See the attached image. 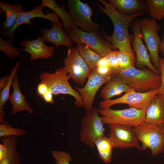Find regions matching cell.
Wrapping results in <instances>:
<instances>
[{
  "mask_svg": "<svg viewBox=\"0 0 164 164\" xmlns=\"http://www.w3.org/2000/svg\"><path fill=\"white\" fill-rule=\"evenodd\" d=\"M98 1L103 4L104 7L97 3L95 5L99 8L100 12L104 13L109 18L114 27L113 32L111 36L103 34L101 35V36L111 43L112 49H118L129 56L136 61L131 45L133 35L129 34L128 28L132 21L143 14L144 11L131 15H125L116 10L106 0Z\"/></svg>",
  "mask_w": 164,
  "mask_h": 164,
  "instance_id": "6da1fadb",
  "label": "cell"
},
{
  "mask_svg": "<svg viewBox=\"0 0 164 164\" xmlns=\"http://www.w3.org/2000/svg\"><path fill=\"white\" fill-rule=\"evenodd\" d=\"M111 70L112 75L120 77L125 84L138 92H149L159 89L160 85V74L148 68L139 69L131 66Z\"/></svg>",
  "mask_w": 164,
  "mask_h": 164,
  "instance_id": "7a4b0ae2",
  "label": "cell"
},
{
  "mask_svg": "<svg viewBox=\"0 0 164 164\" xmlns=\"http://www.w3.org/2000/svg\"><path fill=\"white\" fill-rule=\"evenodd\" d=\"M39 78L41 82L46 84L49 90L53 94L70 95L75 99L74 104L76 106L84 108L81 95L71 87L68 82L69 79L64 67L56 69L52 73L44 71L39 74Z\"/></svg>",
  "mask_w": 164,
  "mask_h": 164,
  "instance_id": "3957f363",
  "label": "cell"
},
{
  "mask_svg": "<svg viewBox=\"0 0 164 164\" xmlns=\"http://www.w3.org/2000/svg\"><path fill=\"white\" fill-rule=\"evenodd\" d=\"M133 129L138 141L141 142L140 150L149 148L152 156L164 152V129L144 122L133 127Z\"/></svg>",
  "mask_w": 164,
  "mask_h": 164,
  "instance_id": "277c9868",
  "label": "cell"
},
{
  "mask_svg": "<svg viewBox=\"0 0 164 164\" xmlns=\"http://www.w3.org/2000/svg\"><path fill=\"white\" fill-rule=\"evenodd\" d=\"M147 108L142 110L129 108L114 110L111 107L97 108L103 124L124 125L134 127L144 122Z\"/></svg>",
  "mask_w": 164,
  "mask_h": 164,
  "instance_id": "5b68a950",
  "label": "cell"
},
{
  "mask_svg": "<svg viewBox=\"0 0 164 164\" xmlns=\"http://www.w3.org/2000/svg\"><path fill=\"white\" fill-rule=\"evenodd\" d=\"M97 108L86 112L81 119L79 132L80 139L82 143L91 148L94 146L97 138L104 135L105 129Z\"/></svg>",
  "mask_w": 164,
  "mask_h": 164,
  "instance_id": "8992f818",
  "label": "cell"
},
{
  "mask_svg": "<svg viewBox=\"0 0 164 164\" xmlns=\"http://www.w3.org/2000/svg\"><path fill=\"white\" fill-rule=\"evenodd\" d=\"M142 39L145 43L149 53L151 62L159 72V51L161 43L157 33L160 27L156 20L145 17L139 20Z\"/></svg>",
  "mask_w": 164,
  "mask_h": 164,
  "instance_id": "52a82bcc",
  "label": "cell"
},
{
  "mask_svg": "<svg viewBox=\"0 0 164 164\" xmlns=\"http://www.w3.org/2000/svg\"><path fill=\"white\" fill-rule=\"evenodd\" d=\"M159 89L146 92L136 91L131 88L121 97L114 99L104 100L100 102L101 109L111 107L118 104H126L129 108L142 110L147 108L151 100L158 93Z\"/></svg>",
  "mask_w": 164,
  "mask_h": 164,
  "instance_id": "ba28073f",
  "label": "cell"
},
{
  "mask_svg": "<svg viewBox=\"0 0 164 164\" xmlns=\"http://www.w3.org/2000/svg\"><path fill=\"white\" fill-rule=\"evenodd\" d=\"M67 34L76 44L88 46L101 57L105 56L112 49L111 43L104 40L96 31H84L74 26L70 29Z\"/></svg>",
  "mask_w": 164,
  "mask_h": 164,
  "instance_id": "9c48e42d",
  "label": "cell"
},
{
  "mask_svg": "<svg viewBox=\"0 0 164 164\" xmlns=\"http://www.w3.org/2000/svg\"><path fill=\"white\" fill-rule=\"evenodd\" d=\"M64 63L69 78L83 85L92 70L80 55L77 46L69 48Z\"/></svg>",
  "mask_w": 164,
  "mask_h": 164,
  "instance_id": "30bf717a",
  "label": "cell"
},
{
  "mask_svg": "<svg viewBox=\"0 0 164 164\" xmlns=\"http://www.w3.org/2000/svg\"><path fill=\"white\" fill-rule=\"evenodd\" d=\"M67 2V8L75 26L88 32L95 31L99 28V25L91 19L93 12L87 3L79 0H68Z\"/></svg>",
  "mask_w": 164,
  "mask_h": 164,
  "instance_id": "8fae6325",
  "label": "cell"
},
{
  "mask_svg": "<svg viewBox=\"0 0 164 164\" xmlns=\"http://www.w3.org/2000/svg\"><path fill=\"white\" fill-rule=\"evenodd\" d=\"M108 137L113 149L135 148L140 150L141 145L131 126L115 124L108 125Z\"/></svg>",
  "mask_w": 164,
  "mask_h": 164,
  "instance_id": "7c38bea8",
  "label": "cell"
},
{
  "mask_svg": "<svg viewBox=\"0 0 164 164\" xmlns=\"http://www.w3.org/2000/svg\"><path fill=\"white\" fill-rule=\"evenodd\" d=\"M113 76L101 75L97 72L94 68L88 77L87 83L84 87H74L82 97L86 112L92 110L94 97L98 90Z\"/></svg>",
  "mask_w": 164,
  "mask_h": 164,
  "instance_id": "4fadbf2b",
  "label": "cell"
},
{
  "mask_svg": "<svg viewBox=\"0 0 164 164\" xmlns=\"http://www.w3.org/2000/svg\"><path fill=\"white\" fill-rule=\"evenodd\" d=\"M130 28L133 32V37L131 42L133 50L136 55L135 67L142 69L146 66L153 72L160 74L152 64L147 52V48L142 42L139 20H135Z\"/></svg>",
  "mask_w": 164,
  "mask_h": 164,
  "instance_id": "5bb4252c",
  "label": "cell"
},
{
  "mask_svg": "<svg viewBox=\"0 0 164 164\" xmlns=\"http://www.w3.org/2000/svg\"><path fill=\"white\" fill-rule=\"evenodd\" d=\"M43 7L41 5L36 6L35 8L28 12L22 11L20 14L15 25L11 28L8 29H2L0 31L1 34L9 38L12 42L13 38L16 29L18 27L23 24H29L30 20L35 18H41L46 19L52 23L58 22L59 17L55 12H47L44 14L42 9Z\"/></svg>",
  "mask_w": 164,
  "mask_h": 164,
  "instance_id": "9a60e30c",
  "label": "cell"
},
{
  "mask_svg": "<svg viewBox=\"0 0 164 164\" xmlns=\"http://www.w3.org/2000/svg\"><path fill=\"white\" fill-rule=\"evenodd\" d=\"M19 46L24 47L23 50L30 54L31 61L39 59L50 58L53 56L55 50L53 46L46 45L40 36H38L37 39L32 40L24 39Z\"/></svg>",
  "mask_w": 164,
  "mask_h": 164,
  "instance_id": "2e32d148",
  "label": "cell"
},
{
  "mask_svg": "<svg viewBox=\"0 0 164 164\" xmlns=\"http://www.w3.org/2000/svg\"><path fill=\"white\" fill-rule=\"evenodd\" d=\"M144 122L164 129V95L157 94L151 100Z\"/></svg>",
  "mask_w": 164,
  "mask_h": 164,
  "instance_id": "e0dca14e",
  "label": "cell"
},
{
  "mask_svg": "<svg viewBox=\"0 0 164 164\" xmlns=\"http://www.w3.org/2000/svg\"><path fill=\"white\" fill-rule=\"evenodd\" d=\"M52 28L49 29L44 28L40 30V36L44 42H50L56 47L64 46L69 48L73 44V41L69 36L62 29V23L59 22L52 23Z\"/></svg>",
  "mask_w": 164,
  "mask_h": 164,
  "instance_id": "ac0fdd59",
  "label": "cell"
},
{
  "mask_svg": "<svg viewBox=\"0 0 164 164\" xmlns=\"http://www.w3.org/2000/svg\"><path fill=\"white\" fill-rule=\"evenodd\" d=\"M13 91L9 100L12 106L11 114L14 115L23 110L27 111L30 114L33 113V110L29 105L25 99V97L22 93L19 87L18 76H15L12 84Z\"/></svg>",
  "mask_w": 164,
  "mask_h": 164,
  "instance_id": "d6986e66",
  "label": "cell"
},
{
  "mask_svg": "<svg viewBox=\"0 0 164 164\" xmlns=\"http://www.w3.org/2000/svg\"><path fill=\"white\" fill-rule=\"evenodd\" d=\"M131 88L125 84L120 77L113 75L102 88L100 96L104 100L111 99L115 96L125 93Z\"/></svg>",
  "mask_w": 164,
  "mask_h": 164,
  "instance_id": "ffe728a7",
  "label": "cell"
},
{
  "mask_svg": "<svg viewBox=\"0 0 164 164\" xmlns=\"http://www.w3.org/2000/svg\"><path fill=\"white\" fill-rule=\"evenodd\" d=\"M107 2L118 11L126 15L147 9L145 3L139 0H108Z\"/></svg>",
  "mask_w": 164,
  "mask_h": 164,
  "instance_id": "44dd1931",
  "label": "cell"
},
{
  "mask_svg": "<svg viewBox=\"0 0 164 164\" xmlns=\"http://www.w3.org/2000/svg\"><path fill=\"white\" fill-rule=\"evenodd\" d=\"M17 137L4 136L1 138L2 143L6 147L5 155L0 159V164H20L21 159L18 152L16 145Z\"/></svg>",
  "mask_w": 164,
  "mask_h": 164,
  "instance_id": "7402d4cb",
  "label": "cell"
},
{
  "mask_svg": "<svg viewBox=\"0 0 164 164\" xmlns=\"http://www.w3.org/2000/svg\"><path fill=\"white\" fill-rule=\"evenodd\" d=\"M0 7L6 14V18L2 26V29H8L15 24L18 18L23 11V7L19 3L11 5L0 1Z\"/></svg>",
  "mask_w": 164,
  "mask_h": 164,
  "instance_id": "603a6c76",
  "label": "cell"
},
{
  "mask_svg": "<svg viewBox=\"0 0 164 164\" xmlns=\"http://www.w3.org/2000/svg\"><path fill=\"white\" fill-rule=\"evenodd\" d=\"M41 4L54 11L61 19L64 30L67 34L69 30L75 26L72 23L70 15L67 11L63 5L60 6L55 0H43Z\"/></svg>",
  "mask_w": 164,
  "mask_h": 164,
  "instance_id": "cb8c5ba5",
  "label": "cell"
},
{
  "mask_svg": "<svg viewBox=\"0 0 164 164\" xmlns=\"http://www.w3.org/2000/svg\"><path fill=\"white\" fill-rule=\"evenodd\" d=\"M94 144L101 159L106 164L111 163L113 148L108 137L104 135L96 139Z\"/></svg>",
  "mask_w": 164,
  "mask_h": 164,
  "instance_id": "d4e9b609",
  "label": "cell"
},
{
  "mask_svg": "<svg viewBox=\"0 0 164 164\" xmlns=\"http://www.w3.org/2000/svg\"><path fill=\"white\" fill-rule=\"evenodd\" d=\"M20 66V63L18 62L15 67L11 70L7 85L0 91V122L4 123V118L5 115L3 109L5 104L9 99V94L11 86L12 85L14 77Z\"/></svg>",
  "mask_w": 164,
  "mask_h": 164,
  "instance_id": "484cf974",
  "label": "cell"
},
{
  "mask_svg": "<svg viewBox=\"0 0 164 164\" xmlns=\"http://www.w3.org/2000/svg\"><path fill=\"white\" fill-rule=\"evenodd\" d=\"M145 4L153 19L160 20L164 18V0H147Z\"/></svg>",
  "mask_w": 164,
  "mask_h": 164,
  "instance_id": "4316f807",
  "label": "cell"
},
{
  "mask_svg": "<svg viewBox=\"0 0 164 164\" xmlns=\"http://www.w3.org/2000/svg\"><path fill=\"white\" fill-rule=\"evenodd\" d=\"M27 133L24 129L12 127L9 123H4L0 124V137L4 136L19 137L24 136Z\"/></svg>",
  "mask_w": 164,
  "mask_h": 164,
  "instance_id": "83f0119b",
  "label": "cell"
},
{
  "mask_svg": "<svg viewBox=\"0 0 164 164\" xmlns=\"http://www.w3.org/2000/svg\"><path fill=\"white\" fill-rule=\"evenodd\" d=\"M13 44V42L9 39L4 40L0 37V50L3 51L5 55L10 60L19 55V50H23V49L13 47L12 46Z\"/></svg>",
  "mask_w": 164,
  "mask_h": 164,
  "instance_id": "f1b7e54d",
  "label": "cell"
},
{
  "mask_svg": "<svg viewBox=\"0 0 164 164\" xmlns=\"http://www.w3.org/2000/svg\"><path fill=\"white\" fill-rule=\"evenodd\" d=\"M79 53L86 63L92 70L94 67L91 58L90 50L91 48L84 44H77Z\"/></svg>",
  "mask_w": 164,
  "mask_h": 164,
  "instance_id": "f546056e",
  "label": "cell"
},
{
  "mask_svg": "<svg viewBox=\"0 0 164 164\" xmlns=\"http://www.w3.org/2000/svg\"><path fill=\"white\" fill-rule=\"evenodd\" d=\"M56 164H71L70 162L73 159L68 153L62 151L53 150L51 152Z\"/></svg>",
  "mask_w": 164,
  "mask_h": 164,
  "instance_id": "4dcf8cb0",
  "label": "cell"
},
{
  "mask_svg": "<svg viewBox=\"0 0 164 164\" xmlns=\"http://www.w3.org/2000/svg\"><path fill=\"white\" fill-rule=\"evenodd\" d=\"M117 58L119 67H135V61L128 54L118 50Z\"/></svg>",
  "mask_w": 164,
  "mask_h": 164,
  "instance_id": "1f68e13d",
  "label": "cell"
},
{
  "mask_svg": "<svg viewBox=\"0 0 164 164\" xmlns=\"http://www.w3.org/2000/svg\"><path fill=\"white\" fill-rule=\"evenodd\" d=\"M117 53L118 50H111L104 56L112 70L119 67L117 58Z\"/></svg>",
  "mask_w": 164,
  "mask_h": 164,
  "instance_id": "d6a6232c",
  "label": "cell"
},
{
  "mask_svg": "<svg viewBox=\"0 0 164 164\" xmlns=\"http://www.w3.org/2000/svg\"><path fill=\"white\" fill-rule=\"evenodd\" d=\"M159 73L161 77V84L159 89L158 94L164 95V59L159 57Z\"/></svg>",
  "mask_w": 164,
  "mask_h": 164,
  "instance_id": "836d02e7",
  "label": "cell"
},
{
  "mask_svg": "<svg viewBox=\"0 0 164 164\" xmlns=\"http://www.w3.org/2000/svg\"><path fill=\"white\" fill-rule=\"evenodd\" d=\"M95 69L97 72L99 74L103 75H111L112 74V70L110 67H96Z\"/></svg>",
  "mask_w": 164,
  "mask_h": 164,
  "instance_id": "e575fe53",
  "label": "cell"
},
{
  "mask_svg": "<svg viewBox=\"0 0 164 164\" xmlns=\"http://www.w3.org/2000/svg\"><path fill=\"white\" fill-rule=\"evenodd\" d=\"M48 90L47 86L45 83L41 82L38 84L37 88V92L39 96L42 98Z\"/></svg>",
  "mask_w": 164,
  "mask_h": 164,
  "instance_id": "d590c367",
  "label": "cell"
},
{
  "mask_svg": "<svg viewBox=\"0 0 164 164\" xmlns=\"http://www.w3.org/2000/svg\"><path fill=\"white\" fill-rule=\"evenodd\" d=\"M90 51L92 61L94 67H95L97 66L98 62L102 57L91 48Z\"/></svg>",
  "mask_w": 164,
  "mask_h": 164,
  "instance_id": "8d00e7d4",
  "label": "cell"
},
{
  "mask_svg": "<svg viewBox=\"0 0 164 164\" xmlns=\"http://www.w3.org/2000/svg\"><path fill=\"white\" fill-rule=\"evenodd\" d=\"M53 94L48 90L42 98L46 102L53 104L54 101L53 100Z\"/></svg>",
  "mask_w": 164,
  "mask_h": 164,
  "instance_id": "74e56055",
  "label": "cell"
},
{
  "mask_svg": "<svg viewBox=\"0 0 164 164\" xmlns=\"http://www.w3.org/2000/svg\"><path fill=\"white\" fill-rule=\"evenodd\" d=\"M97 67H109L108 63L105 57H102L98 62Z\"/></svg>",
  "mask_w": 164,
  "mask_h": 164,
  "instance_id": "f35d334b",
  "label": "cell"
},
{
  "mask_svg": "<svg viewBox=\"0 0 164 164\" xmlns=\"http://www.w3.org/2000/svg\"><path fill=\"white\" fill-rule=\"evenodd\" d=\"M9 79V75L1 78L0 80V90L2 89L7 85Z\"/></svg>",
  "mask_w": 164,
  "mask_h": 164,
  "instance_id": "ab89813d",
  "label": "cell"
},
{
  "mask_svg": "<svg viewBox=\"0 0 164 164\" xmlns=\"http://www.w3.org/2000/svg\"><path fill=\"white\" fill-rule=\"evenodd\" d=\"M159 51L161 52L164 59V32L162 34V40L159 48Z\"/></svg>",
  "mask_w": 164,
  "mask_h": 164,
  "instance_id": "60d3db41",
  "label": "cell"
}]
</instances>
